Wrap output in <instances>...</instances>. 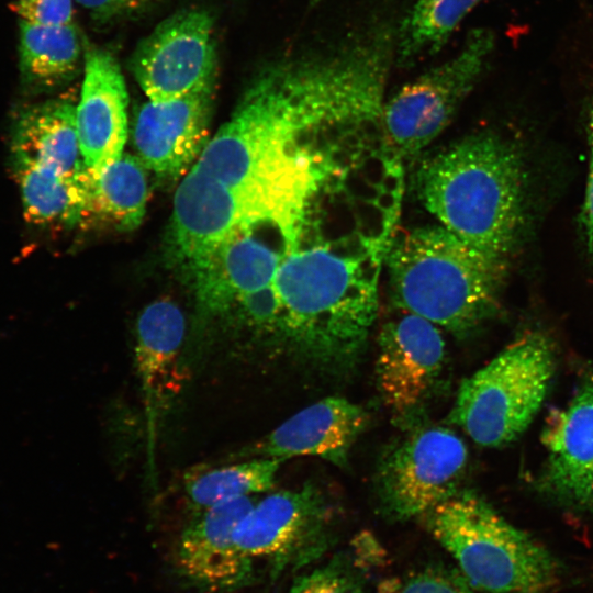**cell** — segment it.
Instances as JSON below:
<instances>
[{"mask_svg": "<svg viewBox=\"0 0 593 593\" xmlns=\"http://www.w3.org/2000/svg\"><path fill=\"white\" fill-rule=\"evenodd\" d=\"M356 100L326 57L264 69L181 180L230 231L273 224L295 238L317 192L351 164L339 123Z\"/></svg>", "mask_w": 593, "mask_h": 593, "instance_id": "cell-1", "label": "cell"}, {"mask_svg": "<svg viewBox=\"0 0 593 593\" xmlns=\"http://www.w3.org/2000/svg\"><path fill=\"white\" fill-rule=\"evenodd\" d=\"M392 227L356 202L309 211L272 281L281 303L280 328L304 356L337 365L361 350L377 316Z\"/></svg>", "mask_w": 593, "mask_h": 593, "instance_id": "cell-2", "label": "cell"}, {"mask_svg": "<svg viewBox=\"0 0 593 593\" xmlns=\"http://www.w3.org/2000/svg\"><path fill=\"white\" fill-rule=\"evenodd\" d=\"M427 211L466 244L508 268L527 226V175L518 148L492 132L468 135L421 163Z\"/></svg>", "mask_w": 593, "mask_h": 593, "instance_id": "cell-3", "label": "cell"}, {"mask_svg": "<svg viewBox=\"0 0 593 593\" xmlns=\"http://www.w3.org/2000/svg\"><path fill=\"white\" fill-rule=\"evenodd\" d=\"M384 261L394 304L460 337L495 314L507 271L440 224L392 237Z\"/></svg>", "mask_w": 593, "mask_h": 593, "instance_id": "cell-4", "label": "cell"}, {"mask_svg": "<svg viewBox=\"0 0 593 593\" xmlns=\"http://www.w3.org/2000/svg\"><path fill=\"white\" fill-rule=\"evenodd\" d=\"M421 518L482 593H547L559 580L556 558L472 492H457Z\"/></svg>", "mask_w": 593, "mask_h": 593, "instance_id": "cell-5", "label": "cell"}, {"mask_svg": "<svg viewBox=\"0 0 593 593\" xmlns=\"http://www.w3.org/2000/svg\"><path fill=\"white\" fill-rule=\"evenodd\" d=\"M556 369L555 347L528 331L460 384L450 419L478 445L516 439L541 407Z\"/></svg>", "mask_w": 593, "mask_h": 593, "instance_id": "cell-6", "label": "cell"}, {"mask_svg": "<svg viewBox=\"0 0 593 593\" xmlns=\"http://www.w3.org/2000/svg\"><path fill=\"white\" fill-rule=\"evenodd\" d=\"M495 45L490 29L471 30L454 56L402 86L383 103V135L400 159L415 157L443 133L488 70Z\"/></svg>", "mask_w": 593, "mask_h": 593, "instance_id": "cell-7", "label": "cell"}, {"mask_svg": "<svg viewBox=\"0 0 593 593\" xmlns=\"http://www.w3.org/2000/svg\"><path fill=\"white\" fill-rule=\"evenodd\" d=\"M468 452L454 432L443 427L415 430L383 460L378 492L383 508L400 521L422 517L457 493Z\"/></svg>", "mask_w": 593, "mask_h": 593, "instance_id": "cell-8", "label": "cell"}, {"mask_svg": "<svg viewBox=\"0 0 593 593\" xmlns=\"http://www.w3.org/2000/svg\"><path fill=\"white\" fill-rule=\"evenodd\" d=\"M131 71L147 99L169 101L216 81L213 16L181 10L159 23L136 47Z\"/></svg>", "mask_w": 593, "mask_h": 593, "instance_id": "cell-9", "label": "cell"}, {"mask_svg": "<svg viewBox=\"0 0 593 593\" xmlns=\"http://www.w3.org/2000/svg\"><path fill=\"white\" fill-rule=\"evenodd\" d=\"M331 512L321 492L305 485L271 493L255 502L234 530L237 549L266 559L275 574L317 557L329 537Z\"/></svg>", "mask_w": 593, "mask_h": 593, "instance_id": "cell-10", "label": "cell"}, {"mask_svg": "<svg viewBox=\"0 0 593 593\" xmlns=\"http://www.w3.org/2000/svg\"><path fill=\"white\" fill-rule=\"evenodd\" d=\"M292 246L272 224L233 234L190 271L200 306L210 314L224 312L239 295L271 284Z\"/></svg>", "mask_w": 593, "mask_h": 593, "instance_id": "cell-11", "label": "cell"}, {"mask_svg": "<svg viewBox=\"0 0 593 593\" xmlns=\"http://www.w3.org/2000/svg\"><path fill=\"white\" fill-rule=\"evenodd\" d=\"M216 81L180 98L139 107L133 127L137 157L158 177L177 179L195 163L205 144Z\"/></svg>", "mask_w": 593, "mask_h": 593, "instance_id": "cell-12", "label": "cell"}, {"mask_svg": "<svg viewBox=\"0 0 593 593\" xmlns=\"http://www.w3.org/2000/svg\"><path fill=\"white\" fill-rule=\"evenodd\" d=\"M547 457L538 490L567 507L593 512V369L542 434Z\"/></svg>", "mask_w": 593, "mask_h": 593, "instance_id": "cell-13", "label": "cell"}, {"mask_svg": "<svg viewBox=\"0 0 593 593\" xmlns=\"http://www.w3.org/2000/svg\"><path fill=\"white\" fill-rule=\"evenodd\" d=\"M379 333L378 388L393 412L406 413L426 396L440 373L445 343L438 326L406 311Z\"/></svg>", "mask_w": 593, "mask_h": 593, "instance_id": "cell-14", "label": "cell"}, {"mask_svg": "<svg viewBox=\"0 0 593 593\" xmlns=\"http://www.w3.org/2000/svg\"><path fill=\"white\" fill-rule=\"evenodd\" d=\"M127 105L124 76L114 55L105 48L85 44L83 81L76 119L81 157L91 175L123 154Z\"/></svg>", "mask_w": 593, "mask_h": 593, "instance_id": "cell-15", "label": "cell"}, {"mask_svg": "<svg viewBox=\"0 0 593 593\" xmlns=\"http://www.w3.org/2000/svg\"><path fill=\"white\" fill-rule=\"evenodd\" d=\"M255 504L244 496L198 512L183 529L177 550L180 573L195 586L225 592L247 585L253 560L234 542V530Z\"/></svg>", "mask_w": 593, "mask_h": 593, "instance_id": "cell-16", "label": "cell"}, {"mask_svg": "<svg viewBox=\"0 0 593 593\" xmlns=\"http://www.w3.org/2000/svg\"><path fill=\"white\" fill-rule=\"evenodd\" d=\"M367 423L368 414L358 404L325 398L292 415L243 455L281 460L314 456L344 466Z\"/></svg>", "mask_w": 593, "mask_h": 593, "instance_id": "cell-17", "label": "cell"}, {"mask_svg": "<svg viewBox=\"0 0 593 593\" xmlns=\"http://www.w3.org/2000/svg\"><path fill=\"white\" fill-rule=\"evenodd\" d=\"M184 329L181 310L168 299L148 304L137 320L135 362L150 440L155 438L160 412L181 387Z\"/></svg>", "mask_w": 593, "mask_h": 593, "instance_id": "cell-18", "label": "cell"}, {"mask_svg": "<svg viewBox=\"0 0 593 593\" xmlns=\"http://www.w3.org/2000/svg\"><path fill=\"white\" fill-rule=\"evenodd\" d=\"M75 104L68 98L47 100L20 110L11 133V161H24L76 177L83 164Z\"/></svg>", "mask_w": 593, "mask_h": 593, "instance_id": "cell-19", "label": "cell"}, {"mask_svg": "<svg viewBox=\"0 0 593 593\" xmlns=\"http://www.w3.org/2000/svg\"><path fill=\"white\" fill-rule=\"evenodd\" d=\"M19 70L29 93L48 91L69 81L81 58L76 25H41L20 20Z\"/></svg>", "mask_w": 593, "mask_h": 593, "instance_id": "cell-20", "label": "cell"}, {"mask_svg": "<svg viewBox=\"0 0 593 593\" xmlns=\"http://www.w3.org/2000/svg\"><path fill=\"white\" fill-rule=\"evenodd\" d=\"M23 211L37 225H72L89 212L90 172L64 176L23 161H11Z\"/></svg>", "mask_w": 593, "mask_h": 593, "instance_id": "cell-21", "label": "cell"}, {"mask_svg": "<svg viewBox=\"0 0 593 593\" xmlns=\"http://www.w3.org/2000/svg\"><path fill=\"white\" fill-rule=\"evenodd\" d=\"M148 198L146 167L138 157L122 154L96 175L90 174L89 212L110 220L119 228H136Z\"/></svg>", "mask_w": 593, "mask_h": 593, "instance_id": "cell-22", "label": "cell"}, {"mask_svg": "<svg viewBox=\"0 0 593 593\" xmlns=\"http://www.w3.org/2000/svg\"><path fill=\"white\" fill-rule=\"evenodd\" d=\"M483 0H417L394 40V59L409 67L438 53L463 19Z\"/></svg>", "mask_w": 593, "mask_h": 593, "instance_id": "cell-23", "label": "cell"}, {"mask_svg": "<svg viewBox=\"0 0 593 593\" xmlns=\"http://www.w3.org/2000/svg\"><path fill=\"white\" fill-rule=\"evenodd\" d=\"M282 460L259 457L191 474L184 491L191 506L203 511L272 488Z\"/></svg>", "mask_w": 593, "mask_h": 593, "instance_id": "cell-24", "label": "cell"}, {"mask_svg": "<svg viewBox=\"0 0 593 593\" xmlns=\"http://www.w3.org/2000/svg\"><path fill=\"white\" fill-rule=\"evenodd\" d=\"M380 551L372 537L360 536L353 549L299 577L288 593H362L369 568Z\"/></svg>", "mask_w": 593, "mask_h": 593, "instance_id": "cell-25", "label": "cell"}, {"mask_svg": "<svg viewBox=\"0 0 593 593\" xmlns=\"http://www.w3.org/2000/svg\"><path fill=\"white\" fill-rule=\"evenodd\" d=\"M379 593H478L459 571L432 567L383 581Z\"/></svg>", "mask_w": 593, "mask_h": 593, "instance_id": "cell-26", "label": "cell"}, {"mask_svg": "<svg viewBox=\"0 0 593 593\" xmlns=\"http://www.w3.org/2000/svg\"><path fill=\"white\" fill-rule=\"evenodd\" d=\"M236 302L253 325L280 328L281 303L272 283L239 295Z\"/></svg>", "mask_w": 593, "mask_h": 593, "instance_id": "cell-27", "label": "cell"}, {"mask_svg": "<svg viewBox=\"0 0 593 593\" xmlns=\"http://www.w3.org/2000/svg\"><path fill=\"white\" fill-rule=\"evenodd\" d=\"M11 9L20 20L41 25L74 23L72 0H15Z\"/></svg>", "mask_w": 593, "mask_h": 593, "instance_id": "cell-28", "label": "cell"}, {"mask_svg": "<svg viewBox=\"0 0 593 593\" xmlns=\"http://www.w3.org/2000/svg\"><path fill=\"white\" fill-rule=\"evenodd\" d=\"M589 144H590V167L586 181L585 197L581 211V227L589 262L593 267V101L589 115Z\"/></svg>", "mask_w": 593, "mask_h": 593, "instance_id": "cell-29", "label": "cell"}, {"mask_svg": "<svg viewBox=\"0 0 593 593\" xmlns=\"http://www.w3.org/2000/svg\"><path fill=\"white\" fill-rule=\"evenodd\" d=\"M85 8L93 19L107 22L121 18L144 8L152 0H75Z\"/></svg>", "mask_w": 593, "mask_h": 593, "instance_id": "cell-30", "label": "cell"}, {"mask_svg": "<svg viewBox=\"0 0 593 593\" xmlns=\"http://www.w3.org/2000/svg\"><path fill=\"white\" fill-rule=\"evenodd\" d=\"M320 1H322V0H310L311 4H316V3H318Z\"/></svg>", "mask_w": 593, "mask_h": 593, "instance_id": "cell-31", "label": "cell"}]
</instances>
